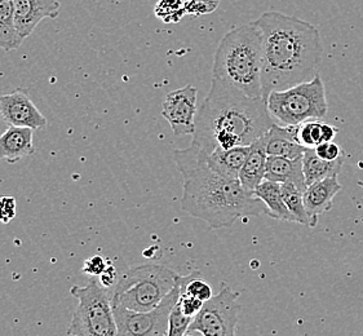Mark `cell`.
<instances>
[{
	"mask_svg": "<svg viewBox=\"0 0 363 336\" xmlns=\"http://www.w3.org/2000/svg\"><path fill=\"white\" fill-rule=\"evenodd\" d=\"M274 123L262 97L252 99L212 77L210 91L196 113L191 144L206 154L218 147H250Z\"/></svg>",
	"mask_w": 363,
	"mask_h": 336,
	"instance_id": "cell-3",
	"label": "cell"
},
{
	"mask_svg": "<svg viewBox=\"0 0 363 336\" xmlns=\"http://www.w3.org/2000/svg\"><path fill=\"white\" fill-rule=\"evenodd\" d=\"M16 199L13 197H0V223L8 224L16 218Z\"/></svg>",
	"mask_w": 363,
	"mask_h": 336,
	"instance_id": "cell-30",
	"label": "cell"
},
{
	"mask_svg": "<svg viewBox=\"0 0 363 336\" xmlns=\"http://www.w3.org/2000/svg\"><path fill=\"white\" fill-rule=\"evenodd\" d=\"M314 150H315L317 155H318L320 158H322V159H325V161H336V159L344 157L342 149H340V147H339L336 142H334V141L322 142L320 145H317V147H314Z\"/></svg>",
	"mask_w": 363,
	"mask_h": 336,
	"instance_id": "cell-29",
	"label": "cell"
},
{
	"mask_svg": "<svg viewBox=\"0 0 363 336\" xmlns=\"http://www.w3.org/2000/svg\"><path fill=\"white\" fill-rule=\"evenodd\" d=\"M198 89L194 86L174 89L164 97L162 116L167 121L174 136L191 135L196 131Z\"/></svg>",
	"mask_w": 363,
	"mask_h": 336,
	"instance_id": "cell-10",
	"label": "cell"
},
{
	"mask_svg": "<svg viewBox=\"0 0 363 336\" xmlns=\"http://www.w3.org/2000/svg\"><path fill=\"white\" fill-rule=\"evenodd\" d=\"M179 274L167 267L144 264L132 268L110 287L113 307L147 312L160 306L177 282Z\"/></svg>",
	"mask_w": 363,
	"mask_h": 336,
	"instance_id": "cell-5",
	"label": "cell"
},
{
	"mask_svg": "<svg viewBox=\"0 0 363 336\" xmlns=\"http://www.w3.org/2000/svg\"><path fill=\"white\" fill-rule=\"evenodd\" d=\"M118 271H116V267H114V264L110 263L109 267L105 269V271L102 273L101 276H100V282H101V285L104 287H113V286L116 285V281H118Z\"/></svg>",
	"mask_w": 363,
	"mask_h": 336,
	"instance_id": "cell-31",
	"label": "cell"
},
{
	"mask_svg": "<svg viewBox=\"0 0 363 336\" xmlns=\"http://www.w3.org/2000/svg\"><path fill=\"white\" fill-rule=\"evenodd\" d=\"M254 194L262 201L267 207V215L273 219L281 221H292L296 223L294 215L284 203L281 183L262 180V183L254 190Z\"/></svg>",
	"mask_w": 363,
	"mask_h": 336,
	"instance_id": "cell-19",
	"label": "cell"
},
{
	"mask_svg": "<svg viewBox=\"0 0 363 336\" xmlns=\"http://www.w3.org/2000/svg\"><path fill=\"white\" fill-rule=\"evenodd\" d=\"M265 180L281 184L292 183L304 193L306 189V181L303 169V157L291 159L284 157L268 155Z\"/></svg>",
	"mask_w": 363,
	"mask_h": 336,
	"instance_id": "cell-16",
	"label": "cell"
},
{
	"mask_svg": "<svg viewBox=\"0 0 363 336\" xmlns=\"http://www.w3.org/2000/svg\"><path fill=\"white\" fill-rule=\"evenodd\" d=\"M268 154L265 150L264 139L260 138L250 147L245 164L240 168V181L246 189L254 191L265 179Z\"/></svg>",
	"mask_w": 363,
	"mask_h": 336,
	"instance_id": "cell-17",
	"label": "cell"
},
{
	"mask_svg": "<svg viewBox=\"0 0 363 336\" xmlns=\"http://www.w3.org/2000/svg\"><path fill=\"white\" fill-rule=\"evenodd\" d=\"M154 13L166 23H174L186 15L185 1L182 0H160L154 8Z\"/></svg>",
	"mask_w": 363,
	"mask_h": 336,
	"instance_id": "cell-24",
	"label": "cell"
},
{
	"mask_svg": "<svg viewBox=\"0 0 363 336\" xmlns=\"http://www.w3.org/2000/svg\"><path fill=\"white\" fill-rule=\"evenodd\" d=\"M70 293L78 299V307L67 330V335H118L110 289L91 279L87 285L73 286Z\"/></svg>",
	"mask_w": 363,
	"mask_h": 336,
	"instance_id": "cell-7",
	"label": "cell"
},
{
	"mask_svg": "<svg viewBox=\"0 0 363 336\" xmlns=\"http://www.w3.org/2000/svg\"><path fill=\"white\" fill-rule=\"evenodd\" d=\"M174 162L182 179V208L211 228L232 227L238 219L267 213V207L240 179L221 175L208 167L196 145L174 150Z\"/></svg>",
	"mask_w": 363,
	"mask_h": 336,
	"instance_id": "cell-2",
	"label": "cell"
},
{
	"mask_svg": "<svg viewBox=\"0 0 363 336\" xmlns=\"http://www.w3.org/2000/svg\"><path fill=\"white\" fill-rule=\"evenodd\" d=\"M193 322L191 317L184 315L177 303L174 304L168 320L167 336H184L186 335L189 330L190 323Z\"/></svg>",
	"mask_w": 363,
	"mask_h": 336,
	"instance_id": "cell-25",
	"label": "cell"
},
{
	"mask_svg": "<svg viewBox=\"0 0 363 336\" xmlns=\"http://www.w3.org/2000/svg\"><path fill=\"white\" fill-rule=\"evenodd\" d=\"M0 111L8 125L29 127L40 130L47 125V118L31 100L26 88H17L13 92L0 96Z\"/></svg>",
	"mask_w": 363,
	"mask_h": 336,
	"instance_id": "cell-11",
	"label": "cell"
},
{
	"mask_svg": "<svg viewBox=\"0 0 363 336\" xmlns=\"http://www.w3.org/2000/svg\"><path fill=\"white\" fill-rule=\"evenodd\" d=\"M250 147H234L232 149H215L212 153L204 154L208 167L221 175L238 179L240 168L247 158Z\"/></svg>",
	"mask_w": 363,
	"mask_h": 336,
	"instance_id": "cell-18",
	"label": "cell"
},
{
	"mask_svg": "<svg viewBox=\"0 0 363 336\" xmlns=\"http://www.w3.org/2000/svg\"><path fill=\"white\" fill-rule=\"evenodd\" d=\"M262 33L254 22L226 33L215 52L212 77L243 94L262 97Z\"/></svg>",
	"mask_w": 363,
	"mask_h": 336,
	"instance_id": "cell-4",
	"label": "cell"
},
{
	"mask_svg": "<svg viewBox=\"0 0 363 336\" xmlns=\"http://www.w3.org/2000/svg\"><path fill=\"white\" fill-rule=\"evenodd\" d=\"M268 155L296 159L304 155L306 147L298 141V125L274 123L262 136Z\"/></svg>",
	"mask_w": 363,
	"mask_h": 336,
	"instance_id": "cell-13",
	"label": "cell"
},
{
	"mask_svg": "<svg viewBox=\"0 0 363 336\" xmlns=\"http://www.w3.org/2000/svg\"><path fill=\"white\" fill-rule=\"evenodd\" d=\"M255 23L262 33V99L273 91L312 81L323 55L318 29L277 11L264 12Z\"/></svg>",
	"mask_w": 363,
	"mask_h": 336,
	"instance_id": "cell-1",
	"label": "cell"
},
{
	"mask_svg": "<svg viewBox=\"0 0 363 336\" xmlns=\"http://www.w3.org/2000/svg\"><path fill=\"white\" fill-rule=\"evenodd\" d=\"M182 276L158 307L147 312H135L122 307H113L118 336H167L169 313L182 293Z\"/></svg>",
	"mask_w": 363,
	"mask_h": 336,
	"instance_id": "cell-9",
	"label": "cell"
},
{
	"mask_svg": "<svg viewBox=\"0 0 363 336\" xmlns=\"http://www.w3.org/2000/svg\"><path fill=\"white\" fill-rule=\"evenodd\" d=\"M33 131L29 127L9 125L0 135V159L16 163L23 157L35 153Z\"/></svg>",
	"mask_w": 363,
	"mask_h": 336,
	"instance_id": "cell-15",
	"label": "cell"
},
{
	"mask_svg": "<svg viewBox=\"0 0 363 336\" xmlns=\"http://www.w3.org/2000/svg\"><path fill=\"white\" fill-rule=\"evenodd\" d=\"M281 191H282L284 203L290 210L291 213L294 215L298 224L311 228L317 225V221L313 219L306 210V203H304V193L298 189L296 185H294L292 183H282L281 184Z\"/></svg>",
	"mask_w": 363,
	"mask_h": 336,
	"instance_id": "cell-23",
	"label": "cell"
},
{
	"mask_svg": "<svg viewBox=\"0 0 363 336\" xmlns=\"http://www.w3.org/2000/svg\"><path fill=\"white\" fill-rule=\"evenodd\" d=\"M358 185H359V186L363 189V181H358Z\"/></svg>",
	"mask_w": 363,
	"mask_h": 336,
	"instance_id": "cell-33",
	"label": "cell"
},
{
	"mask_svg": "<svg viewBox=\"0 0 363 336\" xmlns=\"http://www.w3.org/2000/svg\"><path fill=\"white\" fill-rule=\"evenodd\" d=\"M60 9L58 0H15L16 30L20 40L30 37L44 18H56Z\"/></svg>",
	"mask_w": 363,
	"mask_h": 336,
	"instance_id": "cell-12",
	"label": "cell"
},
{
	"mask_svg": "<svg viewBox=\"0 0 363 336\" xmlns=\"http://www.w3.org/2000/svg\"><path fill=\"white\" fill-rule=\"evenodd\" d=\"M15 23V0H0V48L12 51L21 47Z\"/></svg>",
	"mask_w": 363,
	"mask_h": 336,
	"instance_id": "cell-22",
	"label": "cell"
},
{
	"mask_svg": "<svg viewBox=\"0 0 363 336\" xmlns=\"http://www.w3.org/2000/svg\"><path fill=\"white\" fill-rule=\"evenodd\" d=\"M218 6L220 0H188L185 1V11L186 15L199 17L215 12Z\"/></svg>",
	"mask_w": 363,
	"mask_h": 336,
	"instance_id": "cell-26",
	"label": "cell"
},
{
	"mask_svg": "<svg viewBox=\"0 0 363 336\" xmlns=\"http://www.w3.org/2000/svg\"><path fill=\"white\" fill-rule=\"evenodd\" d=\"M265 101L272 117L284 125H298L311 119H322L328 111L326 89L318 74L312 81L270 92Z\"/></svg>",
	"mask_w": 363,
	"mask_h": 336,
	"instance_id": "cell-6",
	"label": "cell"
},
{
	"mask_svg": "<svg viewBox=\"0 0 363 336\" xmlns=\"http://www.w3.org/2000/svg\"><path fill=\"white\" fill-rule=\"evenodd\" d=\"M240 306L238 293L224 285L211 299L204 301L199 313L193 318L186 335L234 336L237 334Z\"/></svg>",
	"mask_w": 363,
	"mask_h": 336,
	"instance_id": "cell-8",
	"label": "cell"
},
{
	"mask_svg": "<svg viewBox=\"0 0 363 336\" xmlns=\"http://www.w3.org/2000/svg\"><path fill=\"white\" fill-rule=\"evenodd\" d=\"M339 128L320 119H311L298 125V141L306 147H315L322 142L334 141Z\"/></svg>",
	"mask_w": 363,
	"mask_h": 336,
	"instance_id": "cell-21",
	"label": "cell"
},
{
	"mask_svg": "<svg viewBox=\"0 0 363 336\" xmlns=\"http://www.w3.org/2000/svg\"><path fill=\"white\" fill-rule=\"evenodd\" d=\"M342 190L337 175L330 176L320 181L311 184L304 191V203L313 219L318 221L320 215L333 208L334 198Z\"/></svg>",
	"mask_w": 363,
	"mask_h": 336,
	"instance_id": "cell-14",
	"label": "cell"
},
{
	"mask_svg": "<svg viewBox=\"0 0 363 336\" xmlns=\"http://www.w3.org/2000/svg\"><path fill=\"white\" fill-rule=\"evenodd\" d=\"M342 163H344V157L336 161H325L317 155L314 147H306L303 155V169L306 176V186L320 181L330 176L339 175Z\"/></svg>",
	"mask_w": 363,
	"mask_h": 336,
	"instance_id": "cell-20",
	"label": "cell"
},
{
	"mask_svg": "<svg viewBox=\"0 0 363 336\" xmlns=\"http://www.w3.org/2000/svg\"><path fill=\"white\" fill-rule=\"evenodd\" d=\"M8 127H9V125H8L7 122H6V119H4L3 114H1V111H0V135H1L3 132L6 131Z\"/></svg>",
	"mask_w": 363,
	"mask_h": 336,
	"instance_id": "cell-32",
	"label": "cell"
},
{
	"mask_svg": "<svg viewBox=\"0 0 363 336\" xmlns=\"http://www.w3.org/2000/svg\"><path fill=\"white\" fill-rule=\"evenodd\" d=\"M177 306L180 307L184 315L194 318L199 313V310L202 309V307H203V301L198 299L196 296H193V295L184 293L182 287V293H180L179 300H177Z\"/></svg>",
	"mask_w": 363,
	"mask_h": 336,
	"instance_id": "cell-28",
	"label": "cell"
},
{
	"mask_svg": "<svg viewBox=\"0 0 363 336\" xmlns=\"http://www.w3.org/2000/svg\"><path fill=\"white\" fill-rule=\"evenodd\" d=\"M111 260L101 255L89 256L83 263L82 271L91 277H100L105 269L109 267Z\"/></svg>",
	"mask_w": 363,
	"mask_h": 336,
	"instance_id": "cell-27",
	"label": "cell"
}]
</instances>
